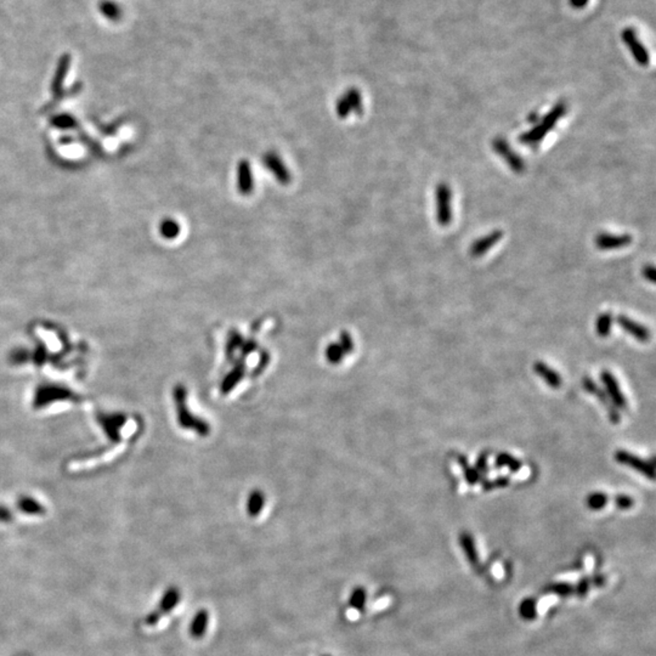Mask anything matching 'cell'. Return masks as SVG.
<instances>
[{
	"mask_svg": "<svg viewBox=\"0 0 656 656\" xmlns=\"http://www.w3.org/2000/svg\"><path fill=\"white\" fill-rule=\"evenodd\" d=\"M565 112H567V105L564 102H558L551 109V112L543 117L541 123L538 122V124L535 128H532V131H526L523 135L519 136V141L525 145H536L538 142H541L542 139L547 135V133L552 131L557 124L558 120L565 115Z\"/></svg>",
	"mask_w": 656,
	"mask_h": 656,
	"instance_id": "6da1fadb",
	"label": "cell"
},
{
	"mask_svg": "<svg viewBox=\"0 0 656 656\" xmlns=\"http://www.w3.org/2000/svg\"><path fill=\"white\" fill-rule=\"evenodd\" d=\"M614 459L617 463L626 466V467H630L631 469H633L635 472H638V473L642 474V475H644L648 479H655V468H654V466L649 463L646 459H641V457L635 456L633 453H631L630 451L617 450V451H615Z\"/></svg>",
	"mask_w": 656,
	"mask_h": 656,
	"instance_id": "7a4b0ae2",
	"label": "cell"
},
{
	"mask_svg": "<svg viewBox=\"0 0 656 656\" xmlns=\"http://www.w3.org/2000/svg\"><path fill=\"white\" fill-rule=\"evenodd\" d=\"M437 218L441 226H448L452 221L451 208V190L446 184H440L437 188Z\"/></svg>",
	"mask_w": 656,
	"mask_h": 656,
	"instance_id": "3957f363",
	"label": "cell"
},
{
	"mask_svg": "<svg viewBox=\"0 0 656 656\" xmlns=\"http://www.w3.org/2000/svg\"><path fill=\"white\" fill-rule=\"evenodd\" d=\"M621 36H622V41L625 43L626 47L630 49L631 54L635 58V61L639 63L641 66H648L649 61H650L649 52L646 50V47L642 44L639 38L635 34V32L632 28H626L621 33Z\"/></svg>",
	"mask_w": 656,
	"mask_h": 656,
	"instance_id": "277c9868",
	"label": "cell"
},
{
	"mask_svg": "<svg viewBox=\"0 0 656 656\" xmlns=\"http://www.w3.org/2000/svg\"><path fill=\"white\" fill-rule=\"evenodd\" d=\"M492 146H494V150H495L496 153H499L501 157H503L505 163H507L514 172L518 173V174L524 173V171H525V163H524L521 156H518L516 152L513 151V149L508 145V142H507L505 139L497 138V139H495L494 142H492Z\"/></svg>",
	"mask_w": 656,
	"mask_h": 656,
	"instance_id": "5b68a950",
	"label": "cell"
},
{
	"mask_svg": "<svg viewBox=\"0 0 656 656\" xmlns=\"http://www.w3.org/2000/svg\"><path fill=\"white\" fill-rule=\"evenodd\" d=\"M582 384L584 391H587L589 393H591V394H593V395L599 397V400L602 401V404L604 405L605 408L609 412L610 421L614 423V424H619L620 419H621L619 408H616L614 404L611 402L608 394H606L604 391H602L600 388H598V386L594 383V380H591L589 377H584V378H583Z\"/></svg>",
	"mask_w": 656,
	"mask_h": 656,
	"instance_id": "8992f818",
	"label": "cell"
},
{
	"mask_svg": "<svg viewBox=\"0 0 656 656\" xmlns=\"http://www.w3.org/2000/svg\"><path fill=\"white\" fill-rule=\"evenodd\" d=\"M602 383L604 384L605 393L609 396L610 400L614 404L616 408H626L627 401L622 391L620 389L619 383L615 378L614 375L610 371H603L600 375Z\"/></svg>",
	"mask_w": 656,
	"mask_h": 656,
	"instance_id": "52a82bcc",
	"label": "cell"
},
{
	"mask_svg": "<svg viewBox=\"0 0 656 656\" xmlns=\"http://www.w3.org/2000/svg\"><path fill=\"white\" fill-rule=\"evenodd\" d=\"M632 237L630 234H599L594 239V243L599 250H611L622 248L630 245Z\"/></svg>",
	"mask_w": 656,
	"mask_h": 656,
	"instance_id": "ba28073f",
	"label": "cell"
},
{
	"mask_svg": "<svg viewBox=\"0 0 656 656\" xmlns=\"http://www.w3.org/2000/svg\"><path fill=\"white\" fill-rule=\"evenodd\" d=\"M351 111L355 112H361L362 111V99L359 90L351 89L347 94L343 95V98L339 100L337 105V112L340 117H348L351 113Z\"/></svg>",
	"mask_w": 656,
	"mask_h": 656,
	"instance_id": "9c48e42d",
	"label": "cell"
},
{
	"mask_svg": "<svg viewBox=\"0 0 656 656\" xmlns=\"http://www.w3.org/2000/svg\"><path fill=\"white\" fill-rule=\"evenodd\" d=\"M617 323L625 332L631 334L633 338L639 340L642 343H646L650 339V331L648 328L644 327L642 323L627 318L625 315H620L617 318Z\"/></svg>",
	"mask_w": 656,
	"mask_h": 656,
	"instance_id": "30bf717a",
	"label": "cell"
},
{
	"mask_svg": "<svg viewBox=\"0 0 656 656\" xmlns=\"http://www.w3.org/2000/svg\"><path fill=\"white\" fill-rule=\"evenodd\" d=\"M503 237V232L500 230H495L491 234H486L484 237H480L470 245V254L473 256H480L485 254L488 250L494 247Z\"/></svg>",
	"mask_w": 656,
	"mask_h": 656,
	"instance_id": "8fae6325",
	"label": "cell"
},
{
	"mask_svg": "<svg viewBox=\"0 0 656 656\" xmlns=\"http://www.w3.org/2000/svg\"><path fill=\"white\" fill-rule=\"evenodd\" d=\"M264 166L270 169V172L277 177L278 182H281L282 184L289 182L291 177H289L288 169H287L281 158L275 153H267L264 157Z\"/></svg>",
	"mask_w": 656,
	"mask_h": 656,
	"instance_id": "7c38bea8",
	"label": "cell"
},
{
	"mask_svg": "<svg viewBox=\"0 0 656 656\" xmlns=\"http://www.w3.org/2000/svg\"><path fill=\"white\" fill-rule=\"evenodd\" d=\"M534 371L538 377H541L542 380L546 382L547 386L552 389H558L562 386V377L558 373L557 371L553 370L551 369L548 364L542 362V361H536L534 364Z\"/></svg>",
	"mask_w": 656,
	"mask_h": 656,
	"instance_id": "4fadbf2b",
	"label": "cell"
},
{
	"mask_svg": "<svg viewBox=\"0 0 656 656\" xmlns=\"http://www.w3.org/2000/svg\"><path fill=\"white\" fill-rule=\"evenodd\" d=\"M237 182L239 188L243 195H248L253 190V175L250 169V163L241 162L237 169Z\"/></svg>",
	"mask_w": 656,
	"mask_h": 656,
	"instance_id": "5bb4252c",
	"label": "cell"
},
{
	"mask_svg": "<svg viewBox=\"0 0 656 656\" xmlns=\"http://www.w3.org/2000/svg\"><path fill=\"white\" fill-rule=\"evenodd\" d=\"M459 545L463 549L464 556L467 558L470 565H477L479 562V554L477 551V546L474 542L473 536H470L468 532H462L459 535Z\"/></svg>",
	"mask_w": 656,
	"mask_h": 656,
	"instance_id": "9a60e30c",
	"label": "cell"
},
{
	"mask_svg": "<svg viewBox=\"0 0 656 656\" xmlns=\"http://www.w3.org/2000/svg\"><path fill=\"white\" fill-rule=\"evenodd\" d=\"M495 463L496 467H499V468L507 467L512 473L519 472L521 467H523L521 459H518L516 457H514V456H512V455L507 452L499 453L497 457H496Z\"/></svg>",
	"mask_w": 656,
	"mask_h": 656,
	"instance_id": "2e32d148",
	"label": "cell"
},
{
	"mask_svg": "<svg viewBox=\"0 0 656 656\" xmlns=\"http://www.w3.org/2000/svg\"><path fill=\"white\" fill-rule=\"evenodd\" d=\"M611 326H613V316L611 314L604 313L598 316L595 321V332L599 337L605 338L609 336L611 332Z\"/></svg>",
	"mask_w": 656,
	"mask_h": 656,
	"instance_id": "e0dca14e",
	"label": "cell"
},
{
	"mask_svg": "<svg viewBox=\"0 0 656 656\" xmlns=\"http://www.w3.org/2000/svg\"><path fill=\"white\" fill-rule=\"evenodd\" d=\"M459 464L461 467L463 469L464 478H466V481L468 483L469 485H475L478 484L480 481V474L478 473V470L474 468V467H470L468 464V461H467V457L466 456H459Z\"/></svg>",
	"mask_w": 656,
	"mask_h": 656,
	"instance_id": "ac0fdd59",
	"label": "cell"
},
{
	"mask_svg": "<svg viewBox=\"0 0 656 656\" xmlns=\"http://www.w3.org/2000/svg\"><path fill=\"white\" fill-rule=\"evenodd\" d=\"M608 502L609 499L604 492H592L586 499V505L592 510H603L605 505H608Z\"/></svg>",
	"mask_w": 656,
	"mask_h": 656,
	"instance_id": "d6986e66",
	"label": "cell"
},
{
	"mask_svg": "<svg viewBox=\"0 0 656 656\" xmlns=\"http://www.w3.org/2000/svg\"><path fill=\"white\" fill-rule=\"evenodd\" d=\"M519 614L525 620H534L536 617V603L534 599H525L519 606Z\"/></svg>",
	"mask_w": 656,
	"mask_h": 656,
	"instance_id": "ffe728a7",
	"label": "cell"
},
{
	"mask_svg": "<svg viewBox=\"0 0 656 656\" xmlns=\"http://www.w3.org/2000/svg\"><path fill=\"white\" fill-rule=\"evenodd\" d=\"M510 483V478H508V477H500V478H496V479L494 480L484 481L483 488H484L485 490L500 489V488L508 486Z\"/></svg>",
	"mask_w": 656,
	"mask_h": 656,
	"instance_id": "44dd1931",
	"label": "cell"
},
{
	"mask_svg": "<svg viewBox=\"0 0 656 656\" xmlns=\"http://www.w3.org/2000/svg\"><path fill=\"white\" fill-rule=\"evenodd\" d=\"M615 505L620 510H627L635 505V500L630 495H617L614 499Z\"/></svg>",
	"mask_w": 656,
	"mask_h": 656,
	"instance_id": "7402d4cb",
	"label": "cell"
},
{
	"mask_svg": "<svg viewBox=\"0 0 656 656\" xmlns=\"http://www.w3.org/2000/svg\"><path fill=\"white\" fill-rule=\"evenodd\" d=\"M573 584H569V583H557L552 586L551 589L548 591H551L553 593L559 594V595H568V594L573 593Z\"/></svg>",
	"mask_w": 656,
	"mask_h": 656,
	"instance_id": "603a6c76",
	"label": "cell"
},
{
	"mask_svg": "<svg viewBox=\"0 0 656 656\" xmlns=\"http://www.w3.org/2000/svg\"><path fill=\"white\" fill-rule=\"evenodd\" d=\"M162 229H163L162 230V232H163L164 236H167V237H174V236H177V234H179V228H177V225L175 224L174 221H167V223H164Z\"/></svg>",
	"mask_w": 656,
	"mask_h": 656,
	"instance_id": "cb8c5ba5",
	"label": "cell"
},
{
	"mask_svg": "<svg viewBox=\"0 0 656 656\" xmlns=\"http://www.w3.org/2000/svg\"><path fill=\"white\" fill-rule=\"evenodd\" d=\"M475 469L478 470L480 477H483V475L488 473V455H486V453H481V455H480L479 459L477 461V467H475Z\"/></svg>",
	"mask_w": 656,
	"mask_h": 656,
	"instance_id": "d4e9b609",
	"label": "cell"
},
{
	"mask_svg": "<svg viewBox=\"0 0 656 656\" xmlns=\"http://www.w3.org/2000/svg\"><path fill=\"white\" fill-rule=\"evenodd\" d=\"M643 276L646 280L650 282H655V267L653 265H646L643 269Z\"/></svg>",
	"mask_w": 656,
	"mask_h": 656,
	"instance_id": "484cf974",
	"label": "cell"
},
{
	"mask_svg": "<svg viewBox=\"0 0 656 656\" xmlns=\"http://www.w3.org/2000/svg\"><path fill=\"white\" fill-rule=\"evenodd\" d=\"M589 580H582L581 582L578 583V589H576V591H578V593L584 594L586 593V592H587V591H589Z\"/></svg>",
	"mask_w": 656,
	"mask_h": 656,
	"instance_id": "4316f807",
	"label": "cell"
},
{
	"mask_svg": "<svg viewBox=\"0 0 656 656\" xmlns=\"http://www.w3.org/2000/svg\"><path fill=\"white\" fill-rule=\"evenodd\" d=\"M589 0H570V4L575 9H583L584 6H587Z\"/></svg>",
	"mask_w": 656,
	"mask_h": 656,
	"instance_id": "83f0119b",
	"label": "cell"
}]
</instances>
